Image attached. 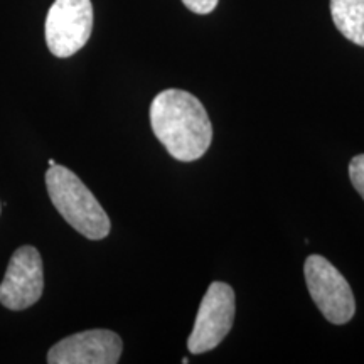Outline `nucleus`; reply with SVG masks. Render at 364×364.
<instances>
[{
    "label": "nucleus",
    "mask_w": 364,
    "mask_h": 364,
    "mask_svg": "<svg viewBox=\"0 0 364 364\" xmlns=\"http://www.w3.org/2000/svg\"><path fill=\"white\" fill-rule=\"evenodd\" d=\"M150 125L159 142L181 162L201 159L213 142V125L206 108L184 90L161 91L152 100Z\"/></svg>",
    "instance_id": "obj_1"
},
{
    "label": "nucleus",
    "mask_w": 364,
    "mask_h": 364,
    "mask_svg": "<svg viewBox=\"0 0 364 364\" xmlns=\"http://www.w3.org/2000/svg\"><path fill=\"white\" fill-rule=\"evenodd\" d=\"M46 188L59 215L85 238L103 240L110 233V218L75 172L51 166L46 172Z\"/></svg>",
    "instance_id": "obj_2"
},
{
    "label": "nucleus",
    "mask_w": 364,
    "mask_h": 364,
    "mask_svg": "<svg viewBox=\"0 0 364 364\" xmlns=\"http://www.w3.org/2000/svg\"><path fill=\"white\" fill-rule=\"evenodd\" d=\"M309 294L331 324H348L356 312L351 285L327 258L311 255L304 263Z\"/></svg>",
    "instance_id": "obj_3"
},
{
    "label": "nucleus",
    "mask_w": 364,
    "mask_h": 364,
    "mask_svg": "<svg viewBox=\"0 0 364 364\" xmlns=\"http://www.w3.org/2000/svg\"><path fill=\"white\" fill-rule=\"evenodd\" d=\"M93 31L91 0H54L46 17V43L56 58H70L88 43Z\"/></svg>",
    "instance_id": "obj_4"
},
{
    "label": "nucleus",
    "mask_w": 364,
    "mask_h": 364,
    "mask_svg": "<svg viewBox=\"0 0 364 364\" xmlns=\"http://www.w3.org/2000/svg\"><path fill=\"white\" fill-rule=\"evenodd\" d=\"M235 321V290L225 282H213L203 297L188 349L203 354L218 348L231 331Z\"/></svg>",
    "instance_id": "obj_5"
},
{
    "label": "nucleus",
    "mask_w": 364,
    "mask_h": 364,
    "mask_svg": "<svg viewBox=\"0 0 364 364\" xmlns=\"http://www.w3.org/2000/svg\"><path fill=\"white\" fill-rule=\"evenodd\" d=\"M43 290L44 272L39 252L34 247L17 248L0 284V304L11 311H24L38 302Z\"/></svg>",
    "instance_id": "obj_6"
},
{
    "label": "nucleus",
    "mask_w": 364,
    "mask_h": 364,
    "mask_svg": "<svg viewBox=\"0 0 364 364\" xmlns=\"http://www.w3.org/2000/svg\"><path fill=\"white\" fill-rule=\"evenodd\" d=\"M124 343L113 331L93 329L59 341L49 349L51 364H115L120 361Z\"/></svg>",
    "instance_id": "obj_7"
},
{
    "label": "nucleus",
    "mask_w": 364,
    "mask_h": 364,
    "mask_svg": "<svg viewBox=\"0 0 364 364\" xmlns=\"http://www.w3.org/2000/svg\"><path fill=\"white\" fill-rule=\"evenodd\" d=\"M331 16L346 39L364 48V0H331Z\"/></svg>",
    "instance_id": "obj_8"
},
{
    "label": "nucleus",
    "mask_w": 364,
    "mask_h": 364,
    "mask_svg": "<svg viewBox=\"0 0 364 364\" xmlns=\"http://www.w3.org/2000/svg\"><path fill=\"white\" fill-rule=\"evenodd\" d=\"M349 177H351L354 189L364 199V154L353 157L351 164H349Z\"/></svg>",
    "instance_id": "obj_9"
},
{
    "label": "nucleus",
    "mask_w": 364,
    "mask_h": 364,
    "mask_svg": "<svg viewBox=\"0 0 364 364\" xmlns=\"http://www.w3.org/2000/svg\"><path fill=\"white\" fill-rule=\"evenodd\" d=\"M186 7L189 9L191 12L199 14V16H206V14H211L218 6V0H182Z\"/></svg>",
    "instance_id": "obj_10"
},
{
    "label": "nucleus",
    "mask_w": 364,
    "mask_h": 364,
    "mask_svg": "<svg viewBox=\"0 0 364 364\" xmlns=\"http://www.w3.org/2000/svg\"><path fill=\"white\" fill-rule=\"evenodd\" d=\"M48 164H49V167H51V166H56V161H54V159H49Z\"/></svg>",
    "instance_id": "obj_11"
},
{
    "label": "nucleus",
    "mask_w": 364,
    "mask_h": 364,
    "mask_svg": "<svg viewBox=\"0 0 364 364\" xmlns=\"http://www.w3.org/2000/svg\"><path fill=\"white\" fill-rule=\"evenodd\" d=\"M0 211H2V209H0Z\"/></svg>",
    "instance_id": "obj_12"
}]
</instances>
